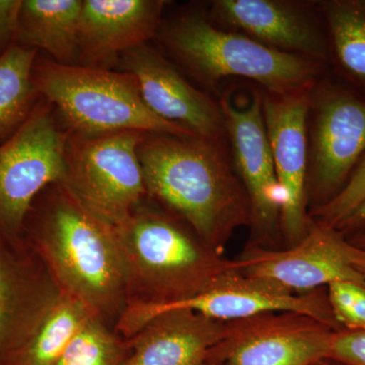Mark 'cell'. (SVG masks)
Here are the masks:
<instances>
[{"label": "cell", "mask_w": 365, "mask_h": 365, "mask_svg": "<svg viewBox=\"0 0 365 365\" xmlns=\"http://www.w3.org/2000/svg\"><path fill=\"white\" fill-rule=\"evenodd\" d=\"M160 31L173 56L209 86L225 78H242L267 93H299L313 90L326 66L220 28L202 13L182 14Z\"/></svg>", "instance_id": "4"}, {"label": "cell", "mask_w": 365, "mask_h": 365, "mask_svg": "<svg viewBox=\"0 0 365 365\" xmlns=\"http://www.w3.org/2000/svg\"><path fill=\"white\" fill-rule=\"evenodd\" d=\"M83 0H23L16 43L44 51L53 61L78 66Z\"/></svg>", "instance_id": "19"}, {"label": "cell", "mask_w": 365, "mask_h": 365, "mask_svg": "<svg viewBox=\"0 0 365 365\" xmlns=\"http://www.w3.org/2000/svg\"><path fill=\"white\" fill-rule=\"evenodd\" d=\"M128 273L131 302L173 304L203 294L239 272L235 260L209 248L181 223L140 207L114 227Z\"/></svg>", "instance_id": "3"}, {"label": "cell", "mask_w": 365, "mask_h": 365, "mask_svg": "<svg viewBox=\"0 0 365 365\" xmlns=\"http://www.w3.org/2000/svg\"><path fill=\"white\" fill-rule=\"evenodd\" d=\"M330 63L343 83L365 97V0L318 2Z\"/></svg>", "instance_id": "20"}, {"label": "cell", "mask_w": 365, "mask_h": 365, "mask_svg": "<svg viewBox=\"0 0 365 365\" xmlns=\"http://www.w3.org/2000/svg\"><path fill=\"white\" fill-rule=\"evenodd\" d=\"M26 230L62 292L101 319L124 304L128 273L114 227L86 209L63 182L38 196Z\"/></svg>", "instance_id": "2"}, {"label": "cell", "mask_w": 365, "mask_h": 365, "mask_svg": "<svg viewBox=\"0 0 365 365\" xmlns=\"http://www.w3.org/2000/svg\"><path fill=\"white\" fill-rule=\"evenodd\" d=\"M145 133L68 131L62 182L86 209L113 227L140 206L146 191L138 158Z\"/></svg>", "instance_id": "6"}, {"label": "cell", "mask_w": 365, "mask_h": 365, "mask_svg": "<svg viewBox=\"0 0 365 365\" xmlns=\"http://www.w3.org/2000/svg\"><path fill=\"white\" fill-rule=\"evenodd\" d=\"M38 51L13 44L0 56V143L26 121L39 101L32 81Z\"/></svg>", "instance_id": "22"}, {"label": "cell", "mask_w": 365, "mask_h": 365, "mask_svg": "<svg viewBox=\"0 0 365 365\" xmlns=\"http://www.w3.org/2000/svg\"><path fill=\"white\" fill-rule=\"evenodd\" d=\"M344 250L352 268L361 276L365 282V248L355 246L346 239Z\"/></svg>", "instance_id": "29"}, {"label": "cell", "mask_w": 365, "mask_h": 365, "mask_svg": "<svg viewBox=\"0 0 365 365\" xmlns=\"http://www.w3.org/2000/svg\"><path fill=\"white\" fill-rule=\"evenodd\" d=\"M336 230L345 237L365 230V201Z\"/></svg>", "instance_id": "28"}, {"label": "cell", "mask_w": 365, "mask_h": 365, "mask_svg": "<svg viewBox=\"0 0 365 365\" xmlns=\"http://www.w3.org/2000/svg\"><path fill=\"white\" fill-rule=\"evenodd\" d=\"M351 244L355 246L360 247V248H365V230L351 235V237H346Z\"/></svg>", "instance_id": "30"}, {"label": "cell", "mask_w": 365, "mask_h": 365, "mask_svg": "<svg viewBox=\"0 0 365 365\" xmlns=\"http://www.w3.org/2000/svg\"><path fill=\"white\" fill-rule=\"evenodd\" d=\"M40 97L26 121L0 143V235L21 241L29 212L50 185L62 182L68 130Z\"/></svg>", "instance_id": "7"}, {"label": "cell", "mask_w": 365, "mask_h": 365, "mask_svg": "<svg viewBox=\"0 0 365 365\" xmlns=\"http://www.w3.org/2000/svg\"><path fill=\"white\" fill-rule=\"evenodd\" d=\"M318 365H346L341 364V362L335 361V360L332 359H324L322 360L321 362H319Z\"/></svg>", "instance_id": "31"}, {"label": "cell", "mask_w": 365, "mask_h": 365, "mask_svg": "<svg viewBox=\"0 0 365 365\" xmlns=\"http://www.w3.org/2000/svg\"><path fill=\"white\" fill-rule=\"evenodd\" d=\"M318 2L292 0H215L209 19L271 49L330 63L328 37Z\"/></svg>", "instance_id": "14"}, {"label": "cell", "mask_w": 365, "mask_h": 365, "mask_svg": "<svg viewBox=\"0 0 365 365\" xmlns=\"http://www.w3.org/2000/svg\"><path fill=\"white\" fill-rule=\"evenodd\" d=\"M93 316L81 300L60 289L30 339L7 365H54Z\"/></svg>", "instance_id": "21"}, {"label": "cell", "mask_w": 365, "mask_h": 365, "mask_svg": "<svg viewBox=\"0 0 365 365\" xmlns=\"http://www.w3.org/2000/svg\"><path fill=\"white\" fill-rule=\"evenodd\" d=\"M328 359L346 365H365V331H338Z\"/></svg>", "instance_id": "26"}, {"label": "cell", "mask_w": 365, "mask_h": 365, "mask_svg": "<svg viewBox=\"0 0 365 365\" xmlns=\"http://www.w3.org/2000/svg\"><path fill=\"white\" fill-rule=\"evenodd\" d=\"M179 309H190L223 322L288 312L311 317L337 332L343 330L334 316L325 288L292 294L240 272L230 274L207 292L182 302L163 304L129 302L120 316L118 330L130 338L155 317Z\"/></svg>", "instance_id": "10"}, {"label": "cell", "mask_w": 365, "mask_h": 365, "mask_svg": "<svg viewBox=\"0 0 365 365\" xmlns=\"http://www.w3.org/2000/svg\"><path fill=\"white\" fill-rule=\"evenodd\" d=\"M32 81L40 97L51 103L68 131L195 136L151 112L141 97L135 78L127 72L66 66L38 54Z\"/></svg>", "instance_id": "5"}, {"label": "cell", "mask_w": 365, "mask_h": 365, "mask_svg": "<svg viewBox=\"0 0 365 365\" xmlns=\"http://www.w3.org/2000/svg\"><path fill=\"white\" fill-rule=\"evenodd\" d=\"M23 0H0V56L16 43Z\"/></svg>", "instance_id": "27"}, {"label": "cell", "mask_w": 365, "mask_h": 365, "mask_svg": "<svg viewBox=\"0 0 365 365\" xmlns=\"http://www.w3.org/2000/svg\"><path fill=\"white\" fill-rule=\"evenodd\" d=\"M346 237L313 218L304 239L289 248H267L250 242L237 259L242 275L292 294H307L336 281L365 282L346 256Z\"/></svg>", "instance_id": "13"}, {"label": "cell", "mask_w": 365, "mask_h": 365, "mask_svg": "<svg viewBox=\"0 0 365 365\" xmlns=\"http://www.w3.org/2000/svg\"><path fill=\"white\" fill-rule=\"evenodd\" d=\"M21 248L0 235V365L20 352L60 292L51 273Z\"/></svg>", "instance_id": "16"}, {"label": "cell", "mask_w": 365, "mask_h": 365, "mask_svg": "<svg viewBox=\"0 0 365 365\" xmlns=\"http://www.w3.org/2000/svg\"><path fill=\"white\" fill-rule=\"evenodd\" d=\"M334 316L344 330L365 331V287L336 281L327 287Z\"/></svg>", "instance_id": "25"}, {"label": "cell", "mask_w": 365, "mask_h": 365, "mask_svg": "<svg viewBox=\"0 0 365 365\" xmlns=\"http://www.w3.org/2000/svg\"><path fill=\"white\" fill-rule=\"evenodd\" d=\"M123 345L102 319L93 316L79 330L54 365H122Z\"/></svg>", "instance_id": "23"}, {"label": "cell", "mask_w": 365, "mask_h": 365, "mask_svg": "<svg viewBox=\"0 0 365 365\" xmlns=\"http://www.w3.org/2000/svg\"><path fill=\"white\" fill-rule=\"evenodd\" d=\"M225 322L190 309L151 319L133 336V352L122 365H208L222 340Z\"/></svg>", "instance_id": "18"}, {"label": "cell", "mask_w": 365, "mask_h": 365, "mask_svg": "<svg viewBox=\"0 0 365 365\" xmlns=\"http://www.w3.org/2000/svg\"><path fill=\"white\" fill-rule=\"evenodd\" d=\"M118 60L121 71L135 78L144 103L157 116L201 138H227L220 103L194 88L155 48L141 45Z\"/></svg>", "instance_id": "15"}, {"label": "cell", "mask_w": 365, "mask_h": 365, "mask_svg": "<svg viewBox=\"0 0 365 365\" xmlns=\"http://www.w3.org/2000/svg\"><path fill=\"white\" fill-rule=\"evenodd\" d=\"M230 155L251 209L252 244L272 248L281 235L283 194L262 106V91L232 88L220 101Z\"/></svg>", "instance_id": "9"}, {"label": "cell", "mask_w": 365, "mask_h": 365, "mask_svg": "<svg viewBox=\"0 0 365 365\" xmlns=\"http://www.w3.org/2000/svg\"><path fill=\"white\" fill-rule=\"evenodd\" d=\"M311 91L278 95L262 91L264 121L284 200L281 235L288 248L306 237L311 222L307 210Z\"/></svg>", "instance_id": "12"}, {"label": "cell", "mask_w": 365, "mask_h": 365, "mask_svg": "<svg viewBox=\"0 0 365 365\" xmlns=\"http://www.w3.org/2000/svg\"><path fill=\"white\" fill-rule=\"evenodd\" d=\"M365 201V158L353 173L349 181L330 202L309 213L319 225L336 230Z\"/></svg>", "instance_id": "24"}, {"label": "cell", "mask_w": 365, "mask_h": 365, "mask_svg": "<svg viewBox=\"0 0 365 365\" xmlns=\"http://www.w3.org/2000/svg\"><path fill=\"white\" fill-rule=\"evenodd\" d=\"M307 197L312 209L340 193L365 158V97L345 83L311 91Z\"/></svg>", "instance_id": "8"}, {"label": "cell", "mask_w": 365, "mask_h": 365, "mask_svg": "<svg viewBox=\"0 0 365 365\" xmlns=\"http://www.w3.org/2000/svg\"><path fill=\"white\" fill-rule=\"evenodd\" d=\"M163 0H83L78 66L105 68L124 53L148 44L162 26Z\"/></svg>", "instance_id": "17"}, {"label": "cell", "mask_w": 365, "mask_h": 365, "mask_svg": "<svg viewBox=\"0 0 365 365\" xmlns=\"http://www.w3.org/2000/svg\"><path fill=\"white\" fill-rule=\"evenodd\" d=\"M336 332L288 312L227 321L208 365H318L330 355Z\"/></svg>", "instance_id": "11"}, {"label": "cell", "mask_w": 365, "mask_h": 365, "mask_svg": "<svg viewBox=\"0 0 365 365\" xmlns=\"http://www.w3.org/2000/svg\"><path fill=\"white\" fill-rule=\"evenodd\" d=\"M227 143V138L146 134L138 146L148 194L220 254L235 230L251 222L248 196Z\"/></svg>", "instance_id": "1"}]
</instances>
